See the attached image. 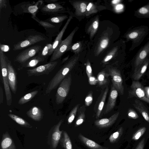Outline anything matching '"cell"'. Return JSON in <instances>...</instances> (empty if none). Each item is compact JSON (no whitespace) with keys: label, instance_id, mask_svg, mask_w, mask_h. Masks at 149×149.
Listing matches in <instances>:
<instances>
[{"label":"cell","instance_id":"obj_5","mask_svg":"<svg viewBox=\"0 0 149 149\" xmlns=\"http://www.w3.org/2000/svg\"><path fill=\"white\" fill-rule=\"evenodd\" d=\"M72 75L68 73L59 84L56 94L57 104H61L67 96L71 84Z\"/></svg>","mask_w":149,"mask_h":149},{"label":"cell","instance_id":"obj_27","mask_svg":"<svg viewBox=\"0 0 149 149\" xmlns=\"http://www.w3.org/2000/svg\"><path fill=\"white\" fill-rule=\"evenodd\" d=\"M44 1L42 0L38 1L34 4H30V5H29L28 6L26 7V9H24V12L31 14V17L36 16L38 10L40 9Z\"/></svg>","mask_w":149,"mask_h":149},{"label":"cell","instance_id":"obj_28","mask_svg":"<svg viewBox=\"0 0 149 149\" xmlns=\"http://www.w3.org/2000/svg\"><path fill=\"white\" fill-rule=\"evenodd\" d=\"M134 15L139 18H149V2L135 11Z\"/></svg>","mask_w":149,"mask_h":149},{"label":"cell","instance_id":"obj_12","mask_svg":"<svg viewBox=\"0 0 149 149\" xmlns=\"http://www.w3.org/2000/svg\"><path fill=\"white\" fill-rule=\"evenodd\" d=\"M63 121V119L61 120L51 129L50 141L52 149L56 148L60 141L63 131L60 130L59 128Z\"/></svg>","mask_w":149,"mask_h":149},{"label":"cell","instance_id":"obj_24","mask_svg":"<svg viewBox=\"0 0 149 149\" xmlns=\"http://www.w3.org/2000/svg\"><path fill=\"white\" fill-rule=\"evenodd\" d=\"M45 58L38 55L31 58L25 63L22 64L18 69V70H21L23 68L33 67L38 63L42 62L45 61Z\"/></svg>","mask_w":149,"mask_h":149},{"label":"cell","instance_id":"obj_34","mask_svg":"<svg viewBox=\"0 0 149 149\" xmlns=\"http://www.w3.org/2000/svg\"><path fill=\"white\" fill-rule=\"evenodd\" d=\"M38 92V91H35L26 94L19 99L18 104L20 105H22L29 102L37 94Z\"/></svg>","mask_w":149,"mask_h":149},{"label":"cell","instance_id":"obj_47","mask_svg":"<svg viewBox=\"0 0 149 149\" xmlns=\"http://www.w3.org/2000/svg\"><path fill=\"white\" fill-rule=\"evenodd\" d=\"M145 143V138H143L140 141L135 149H143Z\"/></svg>","mask_w":149,"mask_h":149},{"label":"cell","instance_id":"obj_6","mask_svg":"<svg viewBox=\"0 0 149 149\" xmlns=\"http://www.w3.org/2000/svg\"><path fill=\"white\" fill-rule=\"evenodd\" d=\"M129 96L130 97H135L149 104V97L146 94L143 86L138 81H133L129 91Z\"/></svg>","mask_w":149,"mask_h":149},{"label":"cell","instance_id":"obj_33","mask_svg":"<svg viewBox=\"0 0 149 149\" xmlns=\"http://www.w3.org/2000/svg\"><path fill=\"white\" fill-rule=\"evenodd\" d=\"M109 74L106 73L104 71L100 72L97 75V80L99 86L106 85L108 82V78Z\"/></svg>","mask_w":149,"mask_h":149},{"label":"cell","instance_id":"obj_40","mask_svg":"<svg viewBox=\"0 0 149 149\" xmlns=\"http://www.w3.org/2000/svg\"><path fill=\"white\" fill-rule=\"evenodd\" d=\"M98 11L96 6L92 2H90L88 3L87 7L86 16H88L91 14L96 13Z\"/></svg>","mask_w":149,"mask_h":149},{"label":"cell","instance_id":"obj_52","mask_svg":"<svg viewBox=\"0 0 149 149\" xmlns=\"http://www.w3.org/2000/svg\"><path fill=\"white\" fill-rule=\"evenodd\" d=\"M123 8V6L122 4H118L116 6L115 9L116 10L118 11L121 10Z\"/></svg>","mask_w":149,"mask_h":149},{"label":"cell","instance_id":"obj_48","mask_svg":"<svg viewBox=\"0 0 149 149\" xmlns=\"http://www.w3.org/2000/svg\"><path fill=\"white\" fill-rule=\"evenodd\" d=\"M88 82L90 85H95L97 83V79L93 76L88 78Z\"/></svg>","mask_w":149,"mask_h":149},{"label":"cell","instance_id":"obj_25","mask_svg":"<svg viewBox=\"0 0 149 149\" xmlns=\"http://www.w3.org/2000/svg\"><path fill=\"white\" fill-rule=\"evenodd\" d=\"M109 39L107 33H105L99 40L95 54L98 55L100 54L108 46Z\"/></svg>","mask_w":149,"mask_h":149},{"label":"cell","instance_id":"obj_41","mask_svg":"<svg viewBox=\"0 0 149 149\" xmlns=\"http://www.w3.org/2000/svg\"><path fill=\"white\" fill-rule=\"evenodd\" d=\"M79 104L76 105L70 112L68 118L67 122L68 124H71L74 120L79 109Z\"/></svg>","mask_w":149,"mask_h":149},{"label":"cell","instance_id":"obj_53","mask_svg":"<svg viewBox=\"0 0 149 149\" xmlns=\"http://www.w3.org/2000/svg\"><path fill=\"white\" fill-rule=\"evenodd\" d=\"M122 1L120 0H114L111 1V3L113 5L116 4Z\"/></svg>","mask_w":149,"mask_h":149},{"label":"cell","instance_id":"obj_7","mask_svg":"<svg viewBox=\"0 0 149 149\" xmlns=\"http://www.w3.org/2000/svg\"><path fill=\"white\" fill-rule=\"evenodd\" d=\"M58 62L55 61L49 62L45 64L26 70L28 77L38 76L43 75H48L52 72L57 65Z\"/></svg>","mask_w":149,"mask_h":149},{"label":"cell","instance_id":"obj_15","mask_svg":"<svg viewBox=\"0 0 149 149\" xmlns=\"http://www.w3.org/2000/svg\"><path fill=\"white\" fill-rule=\"evenodd\" d=\"M119 112H117L108 118H104L96 120L94 122L95 125L100 128H104L109 127L112 125L117 119Z\"/></svg>","mask_w":149,"mask_h":149},{"label":"cell","instance_id":"obj_18","mask_svg":"<svg viewBox=\"0 0 149 149\" xmlns=\"http://www.w3.org/2000/svg\"><path fill=\"white\" fill-rule=\"evenodd\" d=\"M27 116L33 120L37 121H40L43 118L44 114L42 110L40 107L33 106L26 113Z\"/></svg>","mask_w":149,"mask_h":149},{"label":"cell","instance_id":"obj_8","mask_svg":"<svg viewBox=\"0 0 149 149\" xmlns=\"http://www.w3.org/2000/svg\"><path fill=\"white\" fill-rule=\"evenodd\" d=\"M41 50V47L40 45H36L30 47L19 54L15 61L23 64L35 56Z\"/></svg>","mask_w":149,"mask_h":149},{"label":"cell","instance_id":"obj_42","mask_svg":"<svg viewBox=\"0 0 149 149\" xmlns=\"http://www.w3.org/2000/svg\"><path fill=\"white\" fill-rule=\"evenodd\" d=\"M82 46L81 42L80 41L77 42L73 45H72L69 50H71L75 54H79L82 49Z\"/></svg>","mask_w":149,"mask_h":149},{"label":"cell","instance_id":"obj_30","mask_svg":"<svg viewBox=\"0 0 149 149\" xmlns=\"http://www.w3.org/2000/svg\"><path fill=\"white\" fill-rule=\"evenodd\" d=\"M99 25V19L97 17L93 20L87 29V33L89 35L91 38L93 37L97 32Z\"/></svg>","mask_w":149,"mask_h":149},{"label":"cell","instance_id":"obj_31","mask_svg":"<svg viewBox=\"0 0 149 149\" xmlns=\"http://www.w3.org/2000/svg\"><path fill=\"white\" fill-rule=\"evenodd\" d=\"M85 110L86 108L84 105L81 106L78 109V114L75 123V127L79 126L85 121Z\"/></svg>","mask_w":149,"mask_h":149},{"label":"cell","instance_id":"obj_51","mask_svg":"<svg viewBox=\"0 0 149 149\" xmlns=\"http://www.w3.org/2000/svg\"><path fill=\"white\" fill-rule=\"evenodd\" d=\"M0 104H1L3 103V89L1 87V86H0Z\"/></svg>","mask_w":149,"mask_h":149},{"label":"cell","instance_id":"obj_55","mask_svg":"<svg viewBox=\"0 0 149 149\" xmlns=\"http://www.w3.org/2000/svg\"><path fill=\"white\" fill-rule=\"evenodd\" d=\"M69 56H67L66 57L63 59L61 61V63L62 64L64 63L65 62H66V61H68V60L69 58Z\"/></svg>","mask_w":149,"mask_h":149},{"label":"cell","instance_id":"obj_29","mask_svg":"<svg viewBox=\"0 0 149 149\" xmlns=\"http://www.w3.org/2000/svg\"><path fill=\"white\" fill-rule=\"evenodd\" d=\"M61 144L64 149H73L72 142L67 132L64 131L60 140Z\"/></svg>","mask_w":149,"mask_h":149},{"label":"cell","instance_id":"obj_49","mask_svg":"<svg viewBox=\"0 0 149 149\" xmlns=\"http://www.w3.org/2000/svg\"><path fill=\"white\" fill-rule=\"evenodd\" d=\"M0 50L3 52H6L9 51L10 48L7 45H1L0 44Z\"/></svg>","mask_w":149,"mask_h":149},{"label":"cell","instance_id":"obj_46","mask_svg":"<svg viewBox=\"0 0 149 149\" xmlns=\"http://www.w3.org/2000/svg\"><path fill=\"white\" fill-rule=\"evenodd\" d=\"M86 72L88 78L92 76V71L90 63L88 60L87 61L86 66Z\"/></svg>","mask_w":149,"mask_h":149},{"label":"cell","instance_id":"obj_26","mask_svg":"<svg viewBox=\"0 0 149 149\" xmlns=\"http://www.w3.org/2000/svg\"><path fill=\"white\" fill-rule=\"evenodd\" d=\"M108 91L109 87L107 86L102 92V95H101V97L99 101L96 111L95 117L96 118H99L100 116L105 102Z\"/></svg>","mask_w":149,"mask_h":149},{"label":"cell","instance_id":"obj_9","mask_svg":"<svg viewBox=\"0 0 149 149\" xmlns=\"http://www.w3.org/2000/svg\"><path fill=\"white\" fill-rule=\"evenodd\" d=\"M109 72L111 78L112 85L121 95H123L124 89L120 71L115 68H111L109 69Z\"/></svg>","mask_w":149,"mask_h":149},{"label":"cell","instance_id":"obj_23","mask_svg":"<svg viewBox=\"0 0 149 149\" xmlns=\"http://www.w3.org/2000/svg\"><path fill=\"white\" fill-rule=\"evenodd\" d=\"M1 149H16L14 141L8 132L3 134L1 142Z\"/></svg>","mask_w":149,"mask_h":149},{"label":"cell","instance_id":"obj_43","mask_svg":"<svg viewBox=\"0 0 149 149\" xmlns=\"http://www.w3.org/2000/svg\"><path fill=\"white\" fill-rule=\"evenodd\" d=\"M146 129L145 127H143L139 129L133 135L132 139L134 141L138 140L144 134Z\"/></svg>","mask_w":149,"mask_h":149},{"label":"cell","instance_id":"obj_17","mask_svg":"<svg viewBox=\"0 0 149 149\" xmlns=\"http://www.w3.org/2000/svg\"><path fill=\"white\" fill-rule=\"evenodd\" d=\"M72 16L70 15L68 18L66 22L63 27L62 29L58 33L53 43L52 47L49 53V56L52 54L54 50L60 44L62 41V38L68 24L72 19Z\"/></svg>","mask_w":149,"mask_h":149},{"label":"cell","instance_id":"obj_11","mask_svg":"<svg viewBox=\"0 0 149 149\" xmlns=\"http://www.w3.org/2000/svg\"><path fill=\"white\" fill-rule=\"evenodd\" d=\"M45 39V38L40 35H31L25 40L14 45L13 50L15 51L20 50Z\"/></svg>","mask_w":149,"mask_h":149},{"label":"cell","instance_id":"obj_50","mask_svg":"<svg viewBox=\"0 0 149 149\" xmlns=\"http://www.w3.org/2000/svg\"><path fill=\"white\" fill-rule=\"evenodd\" d=\"M7 6L6 0H0V10L3 8H6Z\"/></svg>","mask_w":149,"mask_h":149},{"label":"cell","instance_id":"obj_36","mask_svg":"<svg viewBox=\"0 0 149 149\" xmlns=\"http://www.w3.org/2000/svg\"><path fill=\"white\" fill-rule=\"evenodd\" d=\"M32 18L38 22L40 25L44 27L47 32L48 29H54L55 27V25L45 21L41 20L39 19L36 16Z\"/></svg>","mask_w":149,"mask_h":149},{"label":"cell","instance_id":"obj_44","mask_svg":"<svg viewBox=\"0 0 149 149\" xmlns=\"http://www.w3.org/2000/svg\"><path fill=\"white\" fill-rule=\"evenodd\" d=\"M128 117L130 118L136 119L139 117L136 111L133 109H130L127 112Z\"/></svg>","mask_w":149,"mask_h":149},{"label":"cell","instance_id":"obj_20","mask_svg":"<svg viewBox=\"0 0 149 149\" xmlns=\"http://www.w3.org/2000/svg\"><path fill=\"white\" fill-rule=\"evenodd\" d=\"M133 105L141 114L145 120L149 123V111L147 108L141 100L137 99H135Z\"/></svg>","mask_w":149,"mask_h":149},{"label":"cell","instance_id":"obj_32","mask_svg":"<svg viewBox=\"0 0 149 149\" xmlns=\"http://www.w3.org/2000/svg\"><path fill=\"white\" fill-rule=\"evenodd\" d=\"M8 115L11 118L22 127L29 128H31L32 127L26 121L16 115L9 113Z\"/></svg>","mask_w":149,"mask_h":149},{"label":"cell","instance_id":"obj_13","mask_svg":"<svg viewBox=\"0 0 149 149\" xmlns=\"http://www.w3.org/2000/svg\"><path fill=\"white\" fill-rule=\"evenodd\" d=\"M6 61L9 85L12 92L15 94L17 89V73L11 62L8 60Z\"/></svg>","mask_w":149,"mask_h":149},{"label":"cell","instance_id":"obj_3","mask_svg":"<svg viewBox=\"0 0 149 149\" xmlns=\"http://www.w3.org/2000/svg\"><path fill=\"white\" fill-rule=\"evenodd\" d=\"M0 62L7 104L10 106L12 103V97L8 81L7 62L5 55L1 50H0Z\"/></svg>","mask_w":149,"mask_h":149},{"label":"cell","instance_id":"obj_4","mask_svg":"<svg viewBox=\"0 0 149 149\" xmlns=\"http://www.w3.org/2000/svg\"><path fill=\"white\" fill-rule=\"evenodd\" d=\"M78 29L77 27L75 28L65 39L62 40L52 54L49 62L54 61L59 59L66 51L69 50L72 45L73 37Z\"/></svg>","mask_w":149,"mask_h":149},{"label":"cell","instance_id":"obj_10","mask_svg":"<svg viewBox=\"0 0 149 149\" xmlns=\"http://www.w3.org/2000/svg\"><path fill=\"white\" fill-rule=\"evenodd\" d=\"M149 56V40L141 47L133 59L134 71H135Z\"/></svg>","mask_w":149,"mask_h":149},{"label":"cell","instance_id":"obj_39","mask_svg":"<svg viewBox=\"0 0 149 149\" xmlns=\"http://www.w3.org/2000/svg\"><path fill=\"white\" fill-rule=\"evenodd\" d=\"M52 47V44H47L40 51L38 55L42 57L45 58L49 56V53Z\"/></svg>","mask_w":149,"mask_h":149},{"label":"cell","instance_id":"obj_38","mask_svg":"<svg viewBox=\"0 0 149 149\" xmlns=\"http://www.w3.org/2000/svg\"><path fill=\"white\" fill-rule=\"evenodd\" d=\"M118 49V47L117 46L114 47L104 58L102 63H106L112 59L117 53Z\"/></svg>","mask_w":149,"mask_h":149},{"label":"cell","instance_id":"obj_1","mask_svg":"<svg viewBox=\"0 0 149 149\" xmlns=\"http://www.w3.org/2000/svg\"><path fill=\"white\" fill-rule=\"evenodd\" d=\"M80 54H74L66 62L57 72L47 87L45 92L49 93L53 90L56 88L62 81L69 73L78 62Z\"/></svg>","mask_w":149,"mask_h":149},{"label":"cell","instance_id":"obj_37","mask_svg":"<svg viewBox=\"0 0 149 149\" xmlns=\"http://www.w3.org/2000/svg\"><path fill=\"white\" fill-rule=\"evenodd\" d=\"M68 18L67 15L58 16L51 17L45 21L54 23H58L64 21Z\"/></svg>","mask_w":149,"mask_h":149},{"label":"cell","instance_id":"obj_35","mask_svg":"<svg viewBox=\"0 0 149 149\" xmlns=\"http://www.w3.org/2000/svg\"><path fill=\"white\" fill-rule=\"evenodd\" d=\"M123 131V128L121 127L116 131L112 134L109 138L110 142L113 143L117 142L122 135Z\"/></svg>","mask_w":149,"mask_h":149},{"label":"cell","instance_id":"obj_22","mask_svg":"<svg viewBox=\"0 0 149 149\" xmlns=\"http://www.w3.org/2000/svg\"><path fill=\"white\" fill-rule=\"evenodd\" d=\"M149 65V58L148 57L139 66L136 70L134 71L132 75L134 81H138L143 76Z\"/></svg>","mask_w":149,"mask_h":149},{"label":"cell","instance_id":"obj_14","mask_svg":"<svg viewBox=\"0 0 149 149\" xmlns=\"http://www.w3.org/2000/svg\"><path fill=\"white\" fill-rule=\"evenodd\" d=\"M64 9L62 5L57 2L41 6L40 8L41 11L44 13L54 15L61 12Z\"/></svg>","mask_w":149,"mask_h":149},{"label":"cell","instance_id":"obj_16","mask_svg":"<svg viewBox=\"0 0 149 149\" xmlns=\"http://www.w3.org/2000/svg\"><path fill=\"white\" fill-rule=\"evenodd\" d=\"M118 93V92L117 90L112 84L111 86L108 100L104 112V114L109 113L115 107Z\"/></svg>","mask_w":149,"mask_h":149},{"label":"cell","instance_id":"obj_54","mask_svg":"<svg viewBox=\"0 0 149 149\" xmlns=\"http://www.w3.org/2000/svg\"><path fill=\"white\" fill-rule=\"evenodd\" d=\"M58 1V0H45V1L49 3H56Z\"/></svg>","mask_w":149,"mask_h":149},{"label":"cell","instance_id":"obj_2","mask_svg":"<svg viewBox=\"0 0 149 149\" xmlns=\"http://www.w3.org/2000/svg\"><path fill=\"white\" fill-rule=\"evenodd\" d=\"M149 31L148 27L145 25L139 26L127 31L124 36L125 42H132V45L129 52L138 47L142 42Z\"/></svg>","mask_w":149,"mask_h":149},{"label":"cell","instance_id":"obj_21","mask_svg":"<svg viewBox=\"0 0 149 149\" xmlns=\"http://www.w3.org/2000/svg\"><path fill=\"white\" fill-rule=\"evenodd\" d=\"M78 138L81 142L85 146L90 149H109V148L102 146L95 142L89 139L79 133Z\"/></svg>","mask_w":149,"mask_h":149},{"label":"cell","instance_id":"obj_45","mask_svg":"<svg viewBox=\"0 0 149 149\" xmlns=\"http://www.w3.org/2000/svg\"><path fill=\"white\" fill-rule=\"evenodd\" d=\"M93 92L91 91L88 94L85 100V105L86 106H89L92 103L93 100Z\"/></svg>","mask_w":149,"mask_h":149},{"label":"cell","instance_id":"obj_19","mask_svg":"<svg viewBox=\"0 0 149 149\" xmlns=\"http://www.w3.org/2000/svg\"><path fill=\"white\" fill-rule=\"evenodd\" d=\"M88 2L84 1H75L72 3V4L75 9V14L77 16L86 15V10Z\"/></svg>","mask_w":149,"mask_h":149}]
</instances>
